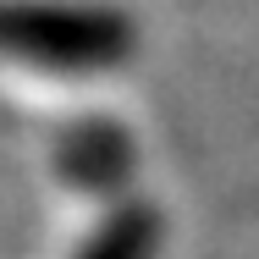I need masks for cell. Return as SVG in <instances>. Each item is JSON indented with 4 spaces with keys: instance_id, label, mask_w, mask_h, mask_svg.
I'll list each match as a JSON object with an SVG mask.
<instances>
[{
    "instance_id": "1",
    "label": "cell",
    "mask_w": 259,
    "mask_h": 259,
    "mask_svg": "<svg viewBox=\"0 0 259 259\" xmlns=\"http://www.w3.org/2000/svg\"><path fill=\"white\" fill-rule=\"evenodd\" d=\"M138 55V22L110 0H0V66L100 77Z\"/></svg>"
},
{
    "instance_id": "2",
    "label": "cell",
    "mask_w": 259,
    "mask_h": 259,
    "mask_svg": "<svg viewBox=\"0 0 259 259\" xmlns=\"http://www.w3.org/2000/svg\"><path fill=\"white\" fill-rule=\"evenodd\" d=\"M50 165L61 177V188L116 204V199H127V188L138 177V138L116 116H77L55 133Z\"/></svg>"
},
{
    "instance_id": "3",
    "label": "cell",
    "mask_w": 259,
    "mask_h": 259,
    "mask_svg": "<svg viewBox=\"0 0 259 259\" xmlns=\"http://www.w3.org/2000/svg\"><path fill=\"white\" fill-rule=\"evenodd\" d=\"M165 248V215H160L149 199H116L105 204L100 226L77 243L72 259H160Z\"/></svg>"
}]
</instances>
